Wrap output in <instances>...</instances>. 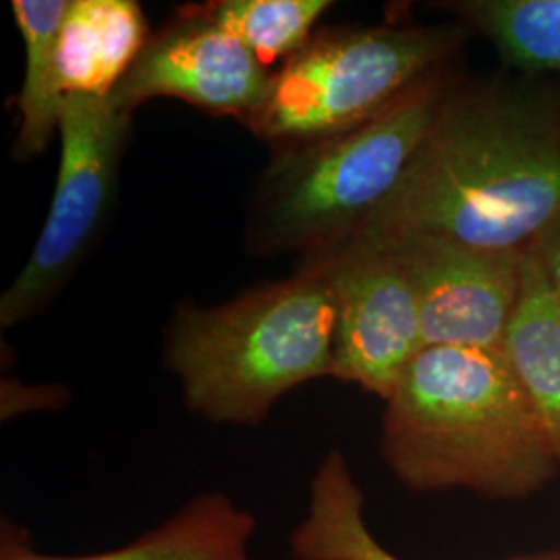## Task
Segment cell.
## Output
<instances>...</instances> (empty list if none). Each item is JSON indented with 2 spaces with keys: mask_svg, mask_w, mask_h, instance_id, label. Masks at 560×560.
<instances>
[{
  "mask_svg": "<svg viewBox=\"0 0 560 560\" xmlns=\"http://www.w3.org/2000/svg\"><path fill=\"white\" fill-rule=\"evenodd\" d=\"M293 560H402L365 521V497L339 448L322 457L307 488L305 513L289 536ZM509 560H560V552Z\"/></svg>",
  "mask_w": 560,
  "mask_h": 560,
  "instance_id": "obj_12",
  "label": "cell"
},
{
  "mask_svg": "<svg viewBox=\"0 0 560 560\" xmlns=\"http://www.w3.org/2000/svg\"><path fill=\"white\" fill-rule=\"evenodd\" d=\"M150 36L133 0H71L59 32L65 94L108 98Z\"/></svg>",
  "mask_w": 560,
  "mask_h": 560,
  "instance_id": "obj_11",
  "label": "cell"
},
{
  "mask_svg": "<svg viewBox=\"0 0 560 560\" xmlns=\"http://www.w3.org/2000/svg\"><path fill=\"white\" fill-rule=\"evenodd\" d=\"M455 75L448 67L425 78L355 129L277 148L252 206L249 252L305 261L355 240L399 185Z\"/></svg>",
  "mask_w": 560,
  "mask_h": 560,
  "instance_id": "obj_4",
  "label": "cell"
},
{
  "mask_svg": "<svg viewBox=\"0 0 560 560\" xmlns=\"http://www.w3.org/2000/svg\"><path fill=\"white\" fill-rule=\"evenodd\" d=\"M540 264L541 272L550 284V291L560 305V217L552 222L538 241L529 247Z\"/></svg>",
  "mask_w": 560,
  "mask_h": 560,
  "instance_id": "obj_17",
  "label": "cell"
},
{
  "mask_svg": "<svg viewBox=\"0 0 560 560\" xmlns=\"http://www.w3.org/2000/svg\"><path fill=\"white\" fill-rule=\"evenodd\" d=\"M358 243L386 249L402 268L418 301L425 347L504 351L523 293L525 252L483 249L425 233Z\"/></svg>",
  "mask_w": 560,
  "mask_h": 560,
  "instance_id": "obj_7",
  "label": "cell"
},
{
  "mask_svg": "<svg viewBox=\"0 0 560 560\" xmlns=\"http://www.w3.org/2000/svg\"><path fill=\"white\" fill-rule=\"evenodd\" d=\"M439 7L488 42L502 69L560 81V0H455Z\"/></svg>",
  "mask_w": 560,
  "mask_h": 560,
  "instance_id": "obj_15",
  "label": "cell"
},
{
  "mask_svg": "<svg viewBox=\"0 0 560 560\" xmlns=\"http://www.w3.org/2000/svg\"><path fill=\"white\" fill-rule=\"evenodd\" d=\"M256 532L258 521L249 509L212 490L196 494L138 538L90 555L42 552L23 527L2 521L0 560H256Z\"/></svg>",
  "mask_w": 560,
  "mask_h": 560,
  "instance_id": "obj_10",
  "label": "cell"
},
{
  "mask_svg": "<svg viewBox=\"0 0 560 560\" xmlns=\"http://www.w3.org/2000/svg\"><path fill=\"white\" fill-rule=\"evenodd\" d=\"M337 303L332 376L388 399L405 370L425 349L413 289L382 247L351 243L314 258Z\"/></svg>",
  "mask_w": 560,
  "mask_h": 560,
  "instance_id": "obj_8",
  "label": "cell"
},
{
  "mask_svg": "<svg viewBox=\"0 0 560 560\" xmlns=\"http://www.w3.org/2000/svg\"><path fill=\"white\" fill-rule=\"evenodd\" d=\"M471 38L455 20L320 30L272 73L247 127L275 150L345 133L453 67Z\"/></svg>",
  "mask_w": 560,
  "mask_h": 560,
  "instance_id": "obj_5",
  "label": "cell"
},
{
  "mask_svg": "<svg viewBox=\"0 0 560 560\" xmlns=\"http://www.w3.org/2000/svg\"><path fill=\"white\" fill-rule=\"evenodd\" d=\"M384 402L382 460L409 492L523 501L560 474L504 351L425 347Z\"/></svg>",
  "mask_w": 560,
  "mask_h": 560,
  "instance_id": "obj_2",
  "label": "cell"
},
{
  "mask_svg": "<svg viewBox=\"0 0 560 560\" xmlns=\"http://www.w3.org/2000/svg\"><path fill=\"white\" fill-rule=\"evenodd\" d=\"M337 337L332 284L318 261L214 307L179 305L164 361L189 411L212 423L260 425L287 393L330 378Z\"/></svg>",
  "mask_w": 560,
  "mask_h": 560,
  "instance_id": "obj_3",
  "label": "cell"
},
{
  "mask_svg": "<svg viewBox=\"0 0 560 560\" xmlns=\"http://www.w3.org/2000/svg\"><path fill=\"white\" fill-rule=\"evenodd\" d=\"M504 353L529 395L560 465V305L529 249L523 264L520 307Z\"/></svg>",
  "mask_w": 560,
  "mask_h": 560,
  "instance_id": "obj_13",
  "label": "cell"
},
{
  "mask_svg": "<svg viewBox=\"0 0 560 560\" xmlns=\"http://www.w3.org/2000/svg\"><path fill=\"white\" fill-rule=\"evenodd\" d=\"M270 80L272 73L247 46L189 4L150 36L110 101L133 115L145 102L175 98L247 127L266 101Z\"/></svg>",
  "mask_w": 560,
  "mask_h": 560,
  "instance_id": "obj_9",
  "label": "cell"
},
{
  "mask_svg": "<svg viewBox=\"0 0 560 560\" xmlns=\"http://www.w3.org/2000/svg\"><path fill=\"white\" fill-rule=\"evenodd\" d=\"M559 217L560 81L501 69L455 75L399 185L351 243L425 233L527 252Z\"/></svg>",
  "mask_w": 560,
  "mask_h": 560,
  "instance_id": "obj_1",
  "label": "cell"
},
{
  "mask_svg": "<svg viewBox=\"0 0 560 560\" xmlns=\"http://www.w3.org/2000/svg\"><path fill=\"white\" fill-rule=\"evenodd\" d=\"M131 115L110 96H67L57 187L38 243L0 300L2 330L38 316L73 277L115 200Z\"/></svg>",
  "mask_w": 560,
  "mask_h": 560,
  "instance_id": "obj_6",
  "label": "cell"
},
{
  "mask_svg": "<svg viewBox=\"0 0 560 560\" xmlns=\"http://www.w3.org/2000/svg\"><path fill=\"white\" fill-rule=\"evenodd\" d=\"M67 0H15L13 15L25 46V73L18 96L20 127L13 159L32 161L59 133L67 94L59 69V32Z\"/></svg>",
  "mask_w": 560,
  "mask_h": 560,
  "instance_id": "obj_14",
  "label": "cell"
},
{
  "mask_svg": "<svg viewBox=\"0 0 560 560\" xmlns=\"http://www.w3.org/2000/svg\"><path fill=\"white\" fill-rule=\"evenodd\" d=\"M247 46L260 62L289 60L316 34V23L332 7L328 0H219L191 4Z\"/></svg>",
  "mask_w": 560,
  "mask_h": 560,
  "instance_id": "obj_16",
  "label": "cell"
}]
</instances>
